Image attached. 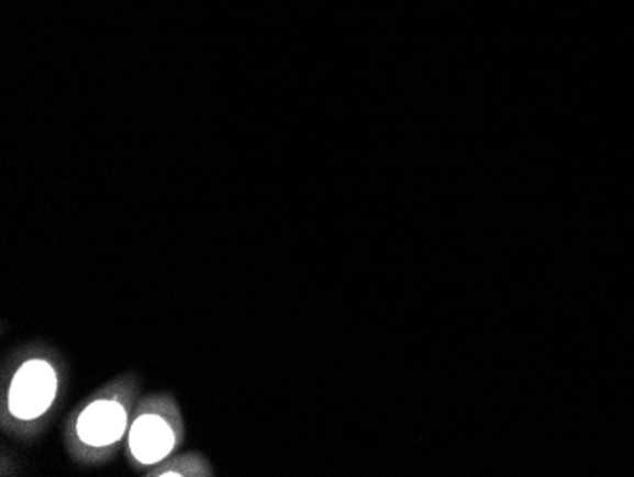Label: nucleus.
Masks as SVG:
<instances>
[{"label": "nucleus", "instance_id": "obj_2", "mask_svg": "<svg viewBox=\"0 0 634 477\" xmlns=\"http://www.w3.org/2000/svg\"><path fill=\"white\" fill-rule=\"evenodd\" d=\"M140 379L122 375L88 396L65 424V447L82 466H101L126 443L133 409L137 406Z\"/></svg>", "mask_w": 634, "mask_h": 477}, {"label": "nucleus", "instance_id": "obj_3", "mask_svg": "<svg viewBox=\"0 0 634 477\" xmlns=\"http://www.w3.org/2000/svg\"><path fill=\"white\" fill-rule=\"evenodd\" d=\"M185 421L171 393L147 396L133 409L126 456L133 470L148 472L181 450Z\"/></svg>", "mask_w": 634, "mask_h": 477}, {"label": "nucleus", "instance_id": "obj_4", "mask_svg": "<svg viewBox=\"0 0 634 477\" xmlns=\"http://www.w3.org/2000/svg\"><path fill=\"white\" fill-rule=\"evenodd\" d=\"M153 477H210L213 476V466L200 453H182L169 456L168 461L158 464L148 472Z\"/></svg>", "mask_w": 634, "mask_h": 477}, {"label": "nucleus", "instance_id": "obj_1", "mask_svg": "<svg viewBox=\"0 0 634 477\" xmlns=\"http://www.w3.org/2000/svg\"><path fill=\"white\" fill-rule=\"evenodd\" d=\"M65 365L54 348L33 344L15 352L2 379V426L8 434L33 437L62 400Z\"/></svg>", "mask_w": 634, "mask_h": 477}]
</instances>
